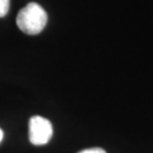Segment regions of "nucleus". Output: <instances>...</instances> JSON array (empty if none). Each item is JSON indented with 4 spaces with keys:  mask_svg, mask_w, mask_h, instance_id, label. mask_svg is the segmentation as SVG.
Returning a JSON list of instances; mask_svg holds the SVG:
<instances>
[{
    "mask_svg": "<svg viewBox=\"0 0 153 153\" xmlns=\"http://www.w3.org/2000/svg\"><path fill=\"white\" fill-rule=\"evenodd\" d=\"M2 137H4V133H2V131H1V128H0V142L2 141Z\"/></svg>",
    "mask_w": 153,
    "mask_h": 153,
    "instance_id": "nucleus-5",
    "label": "nucleus"
},
{
    "mask_svg": "<svg viewBox=\"0 0 153 153\" xmlns=\"http://www.w3.org/2000/svg\"><path fill=\"white\" fill-rule=\"evenodd\" d=\"M78 153H107L103 149L101 148H92V149H86V150H83Z\"/></svg>",
    "mask_w": 153,
    "mask_h": 153,
    "instance_id": "nucleus-4",
    "label": "nucleus"
},
{
    "mask_svg": "<svg viewBox=\"0 0 153 153\" xmlns=\"http://www.w3.org/2000/svg\"><path fill=\"white\" fill-rule=\"evenodd\" d=\"M53 134L52 125L48 119L41 116H33L28 123L30 142L34 145H44L50 141Z\"/></svg>",
    "mask_w": 153,
    "mask_h": 153,
    "instance_id": "nucleus-2",
    "label": "nucleus"
},
{
    "mask_svg": "<svg viewBox=\"0 0 153 153\" xmlns=\"http://www.w3.org/2000/svg\"><path fill=\"white\" fill-rule=\"evenodd\" d=\"M48 22V15L36 2H30L22 8L16 18V24L22 32L28 35H36L42 32Z\"/></svg>",
    "mask_w": 153,
    "mask_h": 153,
    "instance_id": "nucleus-1",
    "label": "nucleus"
},
{
    "mask_svg": "<svg viewBox=\"0 0 153 153\" xmlns=\"http://www.w3.org/2000/svg\"><path fill=\"white\" fill-rule=\"evenodd\" d=\"M9 10V0H0V17H5Z\"/></svg>",
    "mask_w": 153,
    "mask_h": 153,
    "instance_id": "nucleus-3",
    "label": "nucleus"
}]
</instances>
